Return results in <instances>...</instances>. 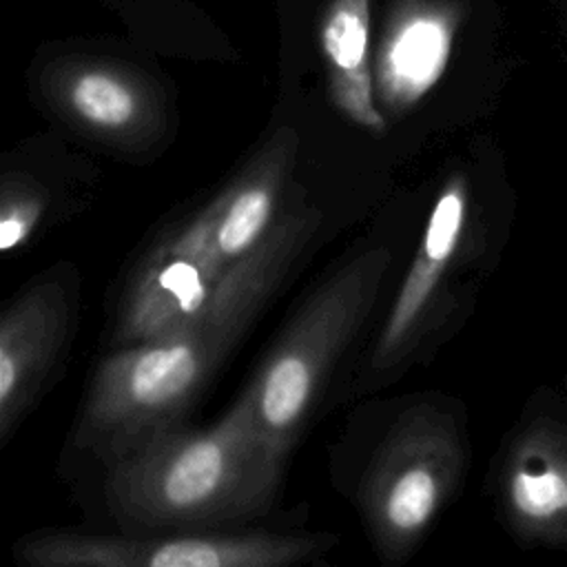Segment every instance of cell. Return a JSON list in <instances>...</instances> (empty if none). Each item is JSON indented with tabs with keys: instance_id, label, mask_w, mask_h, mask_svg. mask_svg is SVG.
Here are the masks:
<instances>
[{
	"instance_id": "12",
	"label": "cell",
	"mask_w": 567,
	"mask_h": 567,
	"mask_svg": "<svg viewBox=\"0 0 567 567\" xmlns=\"http://www.w3.org/2000/svg\"><path fill=\"white\" fill-rule=\"evenodd\" d=\"M297 155V135L277 131L250 164L199 215L226 266L244 259L272 228V215Z\"/></svg>"
},
{
	"instance_id": "2",
	"label": "cell",
	"mask_w": 567,
	"mask_h": 567,
	"mask_svg": "<svg viewBox=\"0 0 567 567\" xmlns=\"http://www.w3.org/2000/svg\"><path fill=\"white\" fill-rule=\"evenodd\" d=\"M284 461L246 390L208 430L173 425L106 465V505L124 532L233 527L270 507Z\"/></svg>"
},
{
	"instance_id": "7",
	"label": "cell",
	"mask_w": 567,
	"mask_h": 567,
	"mask_svg": "<svg viewBox=\"0 0 567 567\" xmlns=\"http://www.w3.org/2000/svg\"><path fill=\"white\" fill-rule=\"evenodd\" d=\"M71 328V297L60 281L27 288L0 319V441L29 414Z\"/></svg>"
},
{
	"instance_id": "9",
	"label": "cell",
	"mask_w": 567,
	"mask_h": 567,
	"mask_svg": "<svg viewBox=\"0 0 567 567\" xmlns=\"http://www.w3.org/2000/svg\"><path fill=\"white\" fill-rule=\"evenodd\" d=\"M461 9L447 0H405L388 22L374 64L379 109L403 113L443 75Z\"/></svg>"
},
{
	"instance_id": "6",
	"label": "cell",
	"mask_w": 567,
	"mask_h": 567,
	"mask_svg": "<svg viewBox=\"0 0 567 567\" xmlns=\"http://www.w3.org/2000/svg\"><path fill=\"white\" fill-rule=\"evenodd\" d=\"M202 215L166 235L137 266L120 301L113 343L120 348L166 334L190 319L219 288L228 270Z\"/></svg>"
},
{
	"instance_id": "3",
	"label": "cell",
	"mask_w": 567,
	"mask_h": 567,
	"mask_svg": "<svg viewBox=\"0 0 567 567\" xmlns=\"http://www.w3.org/2000/svg\"><path fill=\"white\" fill-rule=\"evenodd\" d=\"M388 248H365L306 299L248 385L266 439L288 454L337 359L368 319L390 270Z\"/></svg>"
},
{
	"instance_id": "11",
	"label": "cell",
	"mask_w": 567,
	"mask_h": 567,
	"mask_svg": "<svg viewBox=\"0 0 567 567\" xmlns=\"http://www.w3.org/2000/svg\"><path fill=\"white\" fill-rule=\"evenodd\" d=\"M55 109L93 137L137 146L157 135L159 109L151 89L122 66L80 62L55 73Z\"/></svg>"
},
{
	"instance_id": "5",
	"label": "cell",
	"mask_w": 567,
	"mask_h": 567,
	"mask_svg": "<svg viewBox=\"0 0 567 567\" xmlns=\"http://www.w3.org/2000/svg\"><path fill=\"white\" fill-rule=\"evenodd\" d=\"M315 536L270 532H44L16 545L31 567H284L315 558Z\"/></svg>"
},
{
	"instance_id": "13",
	"label": "cell",
	"mask_w": 567,
	"mask_h": 567,
	"mask_svg": "<svg viewBox=\"0 0 567 567\" xmlns=\"http://www.w3.org/2000/svg\"><path fill=\"white\" fill-rule=\"evenodd\" d=\"M321 49L334 104L354 124L385 131L370 64V0H332L321 24Z\"/></svg>"
},
{
	"instance_id": "1",
	"label": "cell",
	"mask_w": 567,
	"mask_h": 567,
	"mask_svg": "<svg viewBox=\"0 0 567 567\" xmlns=\"http://www.w3.org/2000/svg\"><path fill=\"white\" fill-rule=\"evenodd\" d=\"M312 230L315 210H290L228 270L190 319L106 357L91 381L75 443L111 465L184 423L195 396L279 288Z\"/></svg>"
},
{
	"instance_id": "4",
	"label": "cell",
	"mask_w": 567,
	"mask_h": 567,
	"mask_svg": "<svg viewBox=\"0 0 567 567\" xmlns=\"http://www.w3.org/2000/svg\"><path fill=\"white\" fill-rule=\"evenodd\" d=\"M465 443L456 421L430 405L403 412L379 445L361 485L377 551L405 558L458 485Z\"/></svg>"
},
{
	"instance_id": "10",
	"label": "cell",
	"mask_w": 567,
	"mask_h": 567,
	"mask_svg": "<svg viewBox=\"0 0 567 567\" xmlns=\"http://www.w3.org/2000/svg\"><path fill=\"white\" fill-rule=\"evenodd\" d=\"M503 503L525 538L567 545V425L538 419L518 432L503 465Z\"/></svg>"
},
{
	"instance_id": "14",
	"label": "cell",
	"mask_w": 567,
	"mask_h": 567,
	"mask_svg": "<svg viewBox=\"0 0 567 567\" xmlns=\"http://www.w3.org/2000/svg\"><path fill=\"white\" fill-rule=\"evenodd\" d=\"M0 197V248L11 250L33 233L44 208V195L35 184L7 175Z\"/></svg>"
},
{
	"instance_id": "8",
	"label": "cell",
	"mask_w": 567,
	"mask_h": 567,
	"mask_svg": "<svg viewBox=\"0 0 567 567\" xmlns=\"http://www.w3.org/2000/svg\"><path fill=\"white\" fill-rule=\"evenodd\" d=\"M467 217V184L463 175L447 179L439 193L421 246L414 255L394 306L374 343L368 372L383 374L399 365L419 343L436 290L458 248Z\"/></svg>"
}]
</instances>
